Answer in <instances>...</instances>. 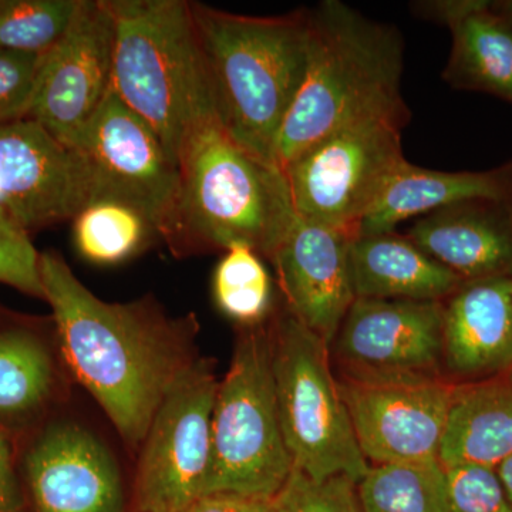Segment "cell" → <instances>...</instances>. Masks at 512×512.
<instances>
[{
	"instance_id": "cell-29",
	"label": "cell",
	"mask_w": 512,
	"mask_h": 512,
	"mask_svg": "<svg viewBox=\"0 0 512 512\" xmlns=\"http://www.w3.org/2000/svg\"><path fill=\"white\" fill-rule=\"evenodd\" d=\"M450 512H512L497 470L476 464L444 467Z\"/></svg>"
},
{
	"instance_id": "cell-5",
	"label": "cell",
	"mask_w": 512,
	"mask_h": 512,
	"mask_svg": "<svg viewBox=\"0 0 512 512\" xmlns=\"http://www.w3.org/2000/svg\"><path fill=\"white\" fill-rule=\"evenodd\" d=\"M113 22L111 90L177 163L185 137L212 113L187 0H104Z\"/></svg>"
},
{
	"instance_id": "cell-36",
	"label": "cell",
	"mask_w": 512,
	"mask_h": 512,
	"mask_svg": "<svg viewBox=\"0 0 512 512\" xmlns=\"http://www.w3.org/2000/svg\"><path fill=\"white\" fill-rule=\"evenodd\" d=\"M510 372H512V369L510 370ZM510 372H508V373H510Z\"/></svg>"
},
{
	"instance_id": "cell-35",
	"label": "cell",
	"mask_w": 512,
	"mask_h": 512,
	"mask_svg": "<svg viewBox=\"0 0 512 512\" xmlns=\"http://www.w3.org/2000/svg\"><path fill=\"white\" fill-rule=\"evenodd\" d=\"M491 5H493L495 12L503 16L512 26V0H498V2H491Z\"/></svg>"
},
{
	"instance_id": "cell-20",
	"label": "cell",
	"mask_w": 512,
	"mask_h": 512,
	"mask_svg": "<svg viewBox=\"0 0 512 512\" xmlns=\"http://www.w3.org/2000/svg\"><path fill=\"white\" fill-rule=\"evenodd\" d=\"M349 265L356 299L444 302L464 284L407 235L394 231L355 235Z\"/></svg>"
},
{
	"instance_id": "cell-34",
	"label": "cell",
	"mask_w": 512,
	"mask_h": 512,
	"mask_svg": "<svg viewBox=\"0 0 512 512\" xmlns=\"http://www.w3.org/2000/svg\"><path fill=\"white\" fill-rule=\"evenodd\" d=\"M498 477H500L501 484H503L505 494L512 505V456L505 458L497 467Z\"/></svg>"
},
{
	"instance_id": "cell-8",
	"label": "cell",
	"mask_w": 512,
	"mask_h": 512,
	"mask_svg": "<svg viewBox=\"0 0 512 512\" xmlns=\"http://www.w3.org/2000/svg\"><path fill=\"white\" fill-rule=\"evenodd\" d=\"M402 130L373 120L340 128L284 165L296 215L356 235L406 161Z\"/></svg>"
},
{
	"instance_id": "cell-32",
	"label": "cell",
	"mask_w": 512,
	"mask_h": 512,
	"mask_svg": "<svg viewBox=\"0 0 512 512\" xmlns=\"http://www.w3.org/2000/svg\"><path fill=\"white\" fill-rule=\"evenodd\" d=\"M185 512H271V500L229 494L205 495Z\"/></svg>"
},
{
	"instance_id": "cell-26",
	"label": "cell",
	"mask_w": 512,
	"mask_h": 512,
	"mask_svg": "<svg viewBox=\"0 0 512 512\" xmlns=\"http://www.w3.org/2000/svg\"><path fill=\"white\" fill-rule=\"evenodd\" d=\"M215 303L244 328L261 325L272 311V281L261 255L247 245H232L215 268Z\"/></svg>"
},
{
	"instance_id": "cell-24",
	"label": "cell",
	"mask_w": 512,
	"mask_h": 512,
	"mask_svg": "<svg viewBox=\"0 0 512 512\" xmlns=\"http://www.w3.org/2000/svg\"><path fill=\"white\" fill-rule=\"evenodd\" d=\"M52 387L53 363L45 342L29 329L0 330V419L32 416Z\"/></svg>"
},
{
	"instance_id": "cell-16",
	"label": "cell",
	"mask_w": 512,
	"mask_h": 512,
	"mask_svg": "<svg viewBox=\"0 0 512 512\" xmlns=\"http://www.w3.org/2000/svg\"><path fill=\"white\" fill-rule=\"evenodd\" d=\"M25 468L37 512H124L116 461L77 424L50 426L30 448Z\"/></svg>"
},
{
	"instance_id": "cell-33",
	"label": "cell",
	"mask_w": 512,
	"mask_h": 512,
	"mask_svg": "<svg viewBox=\"0 0 512 512\" xmlns=\"http://www.w3.org/2000/svg\"><path fill=\"white\" fill-rule=\"evenodd\" d=\"M0 512H25L22 494L13 467L12 450L0 433Z\"/></svg>"
},
{
	"instance_id": "cell-27",
	"label": "cell",
	"mask_w": 512,
	"mask_h": 512,
	"mask_svg": "<svg viewBox=\"0 0 512 512\" xmlns=\"http://www.w3.org/2000/svg\"><path fill=\"white\" fill-rule=\"evenodd\" d=\"M80 0H0V49L45 56L62 39Z\"/></svg>"
},
{
	"instance_id": "cell-9",
	"label": "cell",
	"mask_w": 512,
	"mask_h": 512,
	"mask_svg": "<svg viewBox=\"0 0 512 512\" xmlns=\"http://www.w3.org/2000/svg\"><path fill=\"white\" fill-rule=\"evenodd\" d=\"M218 382L210 360L194 359L158 407L138 464V512H183L201 495L211 454Z\"/></svg>"
},
{
	"instance_id": "cell-2",
	"label": "cell",
	"mask_w": 512,
	"mask_h": 512,
	"mask_svg": "<svg viewBox=\"0 0 512 512\" xmlns=\"http://www.w3.org/2000/svg\"><path fill=\"white\" fill-rule=\"evenodd\" d=\"M305 76L275 143L284 167L296 154L340 128L363 121L406 126L399 30L360 15L339 0L308 10Z\"/></svg>"
},
{
	"instance_id": "cell-28",
	"label": "cell",
	"mask_w": 512,
	"mask_h": 512,
	"mask_svg": "<svg viewBox=\"0 0 512 512\" xmlns=\"http://www.w3.org/2000/svg\"><path fill=\"white\" fill-rule=\"evenodd\" d=\"M271 512H363L357 484L346 476L313 480L293 467L271 500Z\"/></svg>"
},
{
	"instance_id": "cell-10",
	"label": "cell",
	"mask_w": 512,
	"mask_h": 512,
	"mask_svg": "<svg viewBox=\"0 0 512 512\" xmlns=\"http://www.w3.org/2000/svg\"><path fill=\"white\" fill-rule=\"evenodd\" d=\"M443 319L444 302L355 299L332 343L340 379L366 384L448 379Z\"/></svg>"
},
{
	"instance_id": "cell-12",
	"label": "cell",
	"mask_w": 512,
	"mask_h": 512,
	"mask_svg": "<svg viewBox=\"0 0 512 512\" xmlns=\"http://www.w3.org/2000/svg\"><path fill=\"white\" fill-rule=\"evenodd\" d=\"M99 200L89 165L32 119L0 126V215L23 231L70 221Z\"/></svg>"
},
{
	"instance_id": "cell-25",
	"label": "cell",
	"mask_w": 512,
	"mask_h": 512,
	"mask_svg": "<svg viewBox=\"0 0 512 512\" xmlns=\"http://www.w3.org/2000/svg\"><path fill=\"white\" fill-rule=\"evenodd\" d=\"M74 247L87 261L114 265L136 255L157 235L146 215L116 200H97L73 218Z\"/></svg>"
},
{
	"instance_id": "cell-11",
	"label": "cell",
	"mask_w": 512,
	"mask_h": 512,
	"mask_svg": "<svg viewBox=\"0 0 512 512\" xmlns=\"http://www.w3.org/2000/svg\"><path fill=\"white\" fill-rule=\"evenodd\" d=\"M70 148L89 165L99 200L131 205L164 237L177 201L178 165L157 134L113 90Z\"/></svg>"
},
{
	"instance_id": "cell-37",
	"label": "cell",
	"mask_w": 512,
	"mask_h": 512,
	"mask_svg": "<svg viewBox=\"0 0 512 512\" xmlns=\"http://www.w3.org/2000/svg\"><path fill=\"white\" fill-rule=\"evenodd\" d=\"M183 512H185V511H183Z\"/></svg>"
},
{
	"instance_id": "cell-18",
	"label": "cell",
	"mask_w": 512,
	"mask_h": 512,
	"mask_svg": "<svg viewBox=\"0 0 512 512\" xmlns=\"http://www.w3.org/2000/svg\"><path fill=\"white\" fill-rule=\"evenodd\" d=\"M446 376L488 379L512 369V278L464 282L444 301Z\"/></svg>"
},
{
	"instance_id": "cell-22",
	"label": "cell",
	"mask_w": 512,
	"mask_h": 512,
	"mask_svg": "<svg viewBox=\"0 0 512 512\" xmlns=\"http://www.w3.org/2000/svg\"><path fill=\"white\" fill-rule=\"evenodd\" d=\"M512 456V372L457 384L440 447L444 467H497Z\"/></svg>"
},
{
	"instance_id": "cell-14",
	"label": "cell",
	"mask_w": 512,
	"mask_h": 512,
	"mask_svg": "<svg viewBox=\"0 0 512 512\" xmlns=\"http://www.w3.org/2000/svg\"><path fill=\"white\" fill-rule=\"evenodd\" d=\"M357 444L367 463L440 460L457 384H366L338 380Z\"/></svg>"
},
{
	"instance_id": "cell-31",
	"label": "cell",
	"mask_w": 512,
	"mask_h": 512,
	"mask_svg": "<svg viewBox=\"0 0 512 512\" xmlns=\"http://www.w3.org/2000/svg\"><path fill=\"white\" fill-rule=\"evenodd\" d=\"M42 60L0 49V126L28 117Z\"/></svg>"
},
{
	"instance_id": "cell-13",
	"label": "cell",
	"mask_w": 512,
	"mask_h": 512,
	"mask_svg": "<svg viewBox=\"0 0 512 512\" xmlns=\"http://www.w3.org/2000/svg\"><path fill=\"white\" fill-rule=\"evenodd\" d=\"M113 22L104 0H80L62 39L43 56L28 117L72 146L111 89Z\"/></svg>"
},
{
	"instance_id": "cell-6",
	"label": "cell",
	"mask_w": 512,
	"mask_h": 512,
	"mask_svg": "<svg viewBox=\"0 0 512 512\" xmlns=\"http://www.w3.org/2000/svg\"><path fill=\"white\" fill-rule=\"evenodd\" d=\"M293 468L276 406L268 326L244 328L218 386L211 454L200 497L214 494L272 500Z\"/></svg>"
},
{
	"instance_id": "cell-7",
	"label": "cell",
	"mask_w": 512,
	"mask_h": 512,
	"mask_svg": "<svg viewBox=\"0 0 512 512\" xmlns=\"http://www.w3.org/2000/svg\"><path fill=\"white\" fill-rule=\"evenodd\" d=\"M276 406L293 467L313 480L346 476L359 483L367 463L339 382L330 346L284 305L268 325Z\"/></svg>"
},
{
	"instance_id": "cell-23",
	"label": "cell",
	"mask_w": 512,
	"mask_h": 512,
	"mask_svg": "<svg viewBox=\"0 0 512 512\" xmlns=\"http://www.w3.org/2000/svg\"><path fill=\"white\" fill-rule=\"evenodd\" d=\"M363 512H450L440 460L375 464L357 483Z\"/></svg>"
},
{
	"instance_id": "cell-21",
	"label": "cell",
	"mask_w": 512,
	"mask_h": 512,
	"mask_svg": "<svg viewBox=\"0 0 512 512\" xmlns=\"http://www.w3.org/2000/svg\"><path fill=\"white\" fill-rule=\"evenodd\" d=\"M473 200L512 201V160L485 171L427 170L404 161L356 235L392 232L440 208Z\"/></svg>"
},
{
	"instance_id": "cell-15",
	"label": "cell",
	"mask_w": 512,
	"mask_h": 512,
	"mask_svg": "<svg viewBox=\"0 0 512 512\" xmlns=\"http://www.w3.org/2000/svg\"><path fill=\"white\" fill-rule=\"evenodd\" d=\"M353 237L296 217L271 256L286 308L329 346L356 299L349 265Z\"/></svg>"
},
{
	"instance_id": "cell-19",
	"label": "cell",
	"mask_w": 512,
	"mask_h": 512,
	"mask_svg": "<svg viewBox=\"0 0 512 512\" xmlns=\"http://www.w3.org/2000/svg\"><path fill=\"white\" fill-rule=\"evenodd\" d=\"M420 15L447 26L451 53L443 79L451 87L512 103V26L488 0L424 2Z\"/></svg>"
},
{
	"instance_id": "cell-30",
	"label": "cell",
	"mask_w": 512,
	"mask_h": 512,
	"mask_svg": "<svg viewBox=\"0 0 512 512\" xmlns=\"http://www.w3.org/2000/svg\"><path fill=\"white\" fill-rule=\"evenodd\" d=\"M39 259L29 232L0 215V284L45 299Z\"/></svg>"
},
{
	"instance_id": "cell-4",
	"label": "cell",
	"mask_w": 512,
	"mask_h": 512,
	"mask_svg": "<svg viewBox=\"0 0 512 512\" xmlns=\"http://www.w3.org/2000/svg\"><path fill=\"white\" fill-rule=\"evenodd\" d=\"M177 201L163 239L177 254L247 245L271 259L295 222L284 168L198 121L177 156Z\"/></svg>"
},
{
	"instance_id": "cell-1",
	"label": "cell",
	"mask_w": 512,
	"mask_h": 512,
	"mask_svg": "<svg viewBox=\"0 0 512 512\" xmlns=\"http://www.w3.org/2000/svg\"><path fill=\"white\" fill-rule=\"evenodd\" d=\"M39 268L64 359L121 437L140 446L171 384L194 360V316L170 319L147 298L101 301L59 252L40 254Z\"/></svg>"
},
{
	"instance_id": "cell-3",
	"label": "cell",
	"mask_w": 512,
	"mask_h": 512,
	"mask_svg": "<svg viewBox=\"0 0 512 512\" xmlns=\"http://www.w3.org/2000/svg\"><path fill=\"white\" fill-rule=\"evenodd\" d=\"M191 16L215 120L242 147L275 161L305 76L308 10L245 16L191 2Z\"/></svg>"
},
{
	"instance_id": "cell-17",
	"label": "cell",
	"mask_w": 512,
	"mask_h": 512,
	"mask_svg": "<svg viewBox=\"0 0 512 512\" xmlns=\"http://www.w3.org/2000/svg\"><path fill=\"white\" fill-rule=\"evenodd\" d=\"M407 237L463 282L512 278V201L440 208L416 218Z\"/></svg>"
}]
</instances>
